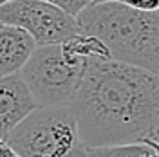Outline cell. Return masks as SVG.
Listing matches in <instances>:
<instances>
[{
  "label": "cell",
  "mask_w": 159,
  "mask_h": 157,
  "mask_svg": "<svg viewBox=\"0 0 159 157\" xmlns=\"http://www.w3.org/2000/svg\"><path fill=\"white\" fill-rule=\"evenodd\" d=\"M34 49V40L24 29L0 24V78L18 74Z\"/></svg>",
  "instance_id": "obj_7"
},
{
  "label": "cell",
  "mask_w": 159,
  "mask_h": 157,
  "mask_svg": "<svg viewBox=\"0 0 159 157\" xmlns=\"http://www.w3.org/2000/svg\"><path fill=\"white\" fill-rule=\"evenodd\" d=\"M87 157H159L157 146L147 143H132V145H116V146H98L85 148Z\"/></svg>",
  "instance_id": "obj_9"
},
{
  "label": "cell",
  "mask_w": 159,
  "mask_h": 157,
  "mask_svg": "<svg viewBox=\"0 0 159 157\" xmlns=\"http://www.w3.org/2000/svg\"><path fill=\"white\" fill-rule=\"evenodd\" d=\"M85 157H87V155H85Z\"/></svg>",
  "instance_id": "obj_13"
},
{
  "label": "cell",
  "mask_w": 159,
  "mask_h": 157,
  "mask_svg": "<svg viewBox=\"0 0 159 157\" xmlns=\"http://www.w3.org/2000/svg\"><path fill=\"white\" fill-rule=\"evenodd\" d=\"M4 2H9V0H0V4H4ZM40 2L52 4V6L60 7L61 11H65L70 16H76L83 7H87L89 4H92V0H40Z\"/></svg>",
  "instance_id": "obj_10"
},
{
  "label": "cell",
  "mask_w": 159,
  "mask_h": 157,
  "mask_svg": "<svg viewBox=\"0 0 159 157\" xmlns=\"http://www.w3.org/2000/svg\"><path fill=\"white\" fill-rule=\"evenodd\" d=\"M60 49H61V54L69 61H83L85 63L90 58L110 60L107 47L98 38L89 36V34H81V33H76L67 40H63L60 43Z\"/></svg>",
  "instance_id": "obj_8"
},
{
  "label": "cell",
  "mask_w": 159,
  "mask_h": 157,
  "mask_svg": "<svg viewBox=\"0 0 159 157\" xmlns=\"http://www.w3.org/2000/svg\"><path fill=\"white\" fill-rule=\"evenodd\" d=\"M85 148L147 143L157 146V74L114 60H87L67 103Z\"/></svg>",
  "instance_id": "obj_1"
},
{
  "label": "cell",
  "mask_w": 159,
  "mask_h": 157,
  "mask_svg": "<svg viewBox=\"0 0 159 157\" xmlns=\"http://www.w3.org/2000/svg\"><path fill=\"white\" fill-rule=\"evenodd\" d=\"M87 61H69L60 43L36 47L18 76L36 107L67 105L78 90Z\"/></svg>",
  "instance_id": "obj_4"
},
{
  "label": "cell",
  "mask_w": 159,
  "mask_h": 157,
  "mask_svg": "<svg viewBox=\"0 0 159 157\" xmlns=\"http://www.w3.org/2000/svg\"><path fill=\"white\" fill-rule=\"evenodd\" d=\"M0 24L24 29L36 47L61 43L78 33L74 16L40 0H9L0 4Z\"/></svg>",
  "instance_id": "obj_5"
},
{
  "label": "cell",
  "mask_w": 159,
  "mask_h": 157,
  "mask_svg": "<svg viewBox=\"0 0 159 157\" xmlns=\"http://www.w3.org/2000/svg\"><path fill=\"white\" fill-rule=\"evenodd\" d=\"M98 2H116V4H121V6H127V7L139 11L159 9V0H92V4H98Z\"/></svg>",
  "instance_id": "obj_11"
},
{
  "label": "cell",
  "mask_w": 159,
  "mask_h": 157,
  "mask_svg": "<svg viewBox=\"0 0 159 157\" xmlns=\"http://www.w3.org/2000/svg\"><path fill=\"white\" fill-rule=\"evenodd\" d=\"M78 33L98 38L110 60L157 74L159 15L116 2L89 4L74 16Z\"/></svg>",
  "instance_id": "obj_2"
},
{
  "label": "cell",
  "mask_w": 159,
  "mask_h": 157,
  "mask_svg": "<svg viewBox=\"0 0 159 157\" xmlns=\"http://www.w3.org/2000/svg\"><path fill=\"white\" fill-rule=\"evenodd\" d=\"M36 107L18 74L0 78V139Z\"/></svg>",
  "instance_id": "obj_6"
},
{
  "label": "cell",
  "mask_w": 159,
  "mask_h": 157,
  "mask_svg": "<svg viewBox=\"0 0 159 157\" xmlns=\"http://www.w3.org/2000/svg\"><path fill=\"white\" fill-rule=\"evenodd\" d=\"M0 157H20V155L4 141V139H0Z\"/></svg>",
  "instance_id": "obj_12"
},
{
  "label": "cell",
  "mask_w": 159,
  "mask_h": 157,
  "mask_svg": "<svg viewBox=\"0 0 159 157\" xmlns=\"http://www.w3.org/2000/svg\"><path fill=\"white\" fill-rule=\"evenodd\" d=\"M4 141L20 157H85L67 105L34 107Z\"/></svg>",
  "instance_id": "obj_3"
}]
</instances>
